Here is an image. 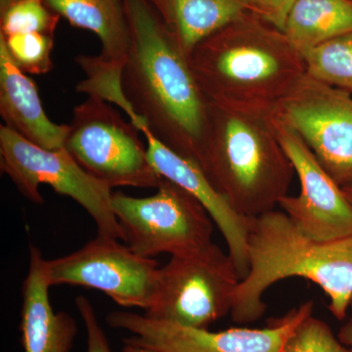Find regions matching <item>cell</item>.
<instances>
[{
	"label": "cell",
	"mask_w": 352,
	"mask_h": 352,
	"mask_svg": "<svg viewBox=\"0 0 352 352\" xmlns=\"http://www.w3.org/2000/svg\"><path fill=\"white\" fill-rule=\"evenodd\" d=\"M60 16L50 10L43 0H25L0 14V34L4 36L25 32L53 34Z\"/></svg>",
	"instance_id": "44dd1931"
},
{
	"label": "cell",
	"mask_w": 352,
	"mask_h": 352,
	"mask_svg": "<svg viewBox=\"0 0 352 352\" xmlns=\"http://www.w3.org/2000/svg\"><path fill=\"white\" fill-rule=\"evenodd\" d=\"M0 168L28 200L43 205L41 184L69 197L94 220L97 235L122 240L112 207V189L83 170L65 148L47 150L0 126Z\"/></svg>",
	"instance_id": "52a82bcc"
},
{
	"label": "cell",
	"mask_w": 352,
	"mask_h": 352,
	"mask_svg": "<svg viewBox=\"0 0 352 352\" xmlns=\"http://www.w3.org/2000/svg\"><path fill=\"white\" fill-rule=\"evenodd\" d=\"M131 43L122 87L132 110L162 143L198 166L208 102L173 34L147 0H124Z\"/></svg>",
	"instance_id": "6da1fadb"
},
{
	"label": "cell",
	"mask_w": 352,
	"mask_h": 352,
	"mask_svg": "<svg viewBox=\"0 0 352 352\" xmlns=\"http://www.w3.org/2000/svg\"><path fill=\"white\" fill-rule=\"evenodd\" d=\"M342 191H344V195H346L347 200L351 201L352 204V183L346 186L342 187Z\"/></svg>",
	"instance_id": "83f0119b"
},
{
	"label": "cell",
	"mask_w": 352,
	"mask_h": 352,
	"mask_svg": "<svg viewBox=\"0 0 352 352\" xmlns=\"http://www.w3.org/2000/svg\"><path fill=\"white\" fill-rule=\"evenodd\" d=\"M198 166L244 219L275 210L296 175L278 139L274 110L212 102Z\"/></svg>",
	"instance_id": "7a4b0ae2"
},
{
	"label": "cell",
	"mask_w": 352,
	"mask_h": 352,
	"mask_svg": "<svg viewBox=\"0 0 352 352\" xmlns=\"http://www.w3.org/2000/svg\"><path fill=\"white\" fill-rule=\"evenodd\" d=\"M0 38L16 66L31 75H43L53 69V34L25 32Z\"/></svg>",
	"instance_id": "ffe728a7"
},
{
	"label": "cell",
	"mask_w": 352,
	"mask_h": 352,
	"mask_svg": "<svg viewBox=\"0 0 352 352\" xmlns=\"http://www.w3.org/2000/svg\"><path fill=\"white\" fill-rule=\"evenodd\" d=\"M76 305L87 330V352H112L107 336L97 319L91 302L85 296H80L76 298Z\"/></svg>",
	"instance_id": "603a6c76"
},
{
	"label": "cell",
	"mask_w": 352,
	"mask_h": 352,
	"mask_svg": "<svg viewBox=\"0 0 352 352\" xmlns=\"http://www.w3.org/2000/svg\"><path fill=\"white\" fill-rule=\"evenodd\" d=\"M340 187L352 183V94L307 74L274 109Z\"/></svg>",
	"instance_id": "9c48e42d"
},
{
	"label": "cell",
	"mask_w": 352,
	"mask_h": 352,
	"mask_svg": "<svg viewBox=\"0 0 352 352\" xmlns=\"http://www.w3.org/2000/svg\"><path fill=\"white\" fill-rule=\"evenodd\" d=\"M0 115L4 126L43 149L64 148L69 124L51 122L44 111L38 87L9 56L0 38Z\"/></svg>",
	"instance_id": "9a60e30c"
},
{
	"label": "cell",
	"mask_w": 352,
	"mask_h": 352,
	"mask_svg": "<svg viewBox=\"0 0 352 352\" xmlns=\"http://www.w3.org/2000/svg\"><path fill=\"white\" fill-rule=\"evenodd\" d=\"M339 339L342 344L349 346L352 352V318L340 329Z\"/></svg>",
	"instance_id": "d4e9b609"
},
{
	"label": "cell",
	"mask_w": 352,
	"mask_h": 352,
	"mask_svg": "<svg viewBox=\"0 0 352 352\" xmlns=\"http://www.w3.org/2000/svg\"><path fill=\"white\" fill-rule=\"evenodd\" d=\"M47 261L30 247L29 271L23 284L21 342L25 352H71L78 326L67 312H55L50 300Z\"/></svg>",
	"instance_id": "5bb4252c"
},
{
	"label": "cell",
	"mask_w": 352,
	"mask_h": 352,
	"mask_svg": "<svg viewBox=\"0 0 352 352\" xmlns=\"http://www.w3.org/2000/svg\"><path fill=\"white\" fill-rule=\"evenodd\" d=\"M64 148L109 188H157L164 179L148 157L139 129L100 97L76 106Z\"/></svg>",
	"instance_id": "8992f818"
},
{
	"label": "cell",
	"mask_w": 352,
	"mask_h": 352,
	"mask_svg": "<svg viewBox=\"0 0 352 352\" xmlns=\"http://www.w3.org/2000/svg\"><path fill=\"white\" fill-rule=\"evenodd\" d=\"M159 265L119 240L97 235L82 249L47 261L51 286L73 285L100 291L124 307L147 310L153 302Z\"/></svg>",
	"instance_id": "30bf717a"
},
{
	"label": "cell",
	"mask_w": 352,
	"mask_h": 352,
	"mask_svg": "<svg viewBox=\"0 0 352 352\" xmlns=\"http://www.w3.org/2000/svg\"><path fill=\"white\" fill-rule=\"evenodd\" d=\"M144 134L148 157L160 175L175 182L196 197L206 208L226 241L228 252L243 280L249 272L247 254V219L240 217L212 187L203 171L162 143L147 126Z\"/></svg>",
	"instance_id": "4fadbf2b"
},
{
	"label": "cell",
	"mask_w": 352,
	"mask_h": 352,
	"mask_svg": "<svg viewBox=\"0 0 352 352\" xmlns=\"http://www.w3.org/2000/svg\"><path fill=\"white\" fill-rule=\"evenodd\" d=\"M22 1L25 0H0V14L6 12L7 9Z\"/></svg>",
	"instance_id": "4316f807"
},
{
	"label": "cell",
	"mask_w": 352,
	"mask_h": 352,
	"mask_svg": "<svg viewBox=\"0 0 352 352\" xmlns=\"http://www.w3.org/2000/svg\"><path fill=\"white\" fill-rule=\"evenodd\" d=\"M124 346L122 347V352H162L156 351V349H149V347L131 344V342H124Z\"/></svg>",
	"instance_id": "484cf974"
},
{
	"label": "cell",
	"mask_w": 352,
	"mask_h": 352,
	"mask_svg": "<svg viewBox=\"0 0 352 352\" xmlns=\"http://www.w3.org/2000/svg\"><path fill=\"white\" fill-rule=\"evenodd\" d=\"M307 74L352 94V32L303 53Z\"/></svg>",
	"instance_id": "d6986e66"
},
{
	"label": "cell",
	"mask_w": 352,
	"mask_h": 352,
	"mask_svg": "<svg viewBox=\"0 0 352 352\" xmlns=\"http://www.w3.org/2000/svg\"><path fill=\"white\" fill-rule=\"evenodd\" d=\"M113 214L124 243L145 258L184 254L210 245L214 220L200 201L164 178L154 195L145 198L115 192Z\"/></svg>",
	"instance_id": "ba28073f"
},
{
	"label": "cell",
	"mask_w": 352,
	"mask_h": 352,
	"mask_svg": "<svg viewBox=\"0 0 352 352\" xmlns=\"http://www.w3.org/2000/svg\"><path fill=\"white\" fill-rule=\"evenodd\" d=\"M278 139L293 164L300 193L286 196L279 207L310 239L328 242L352 237V204L324 170L305 141L274 111Z\"/></svg>",
	"instance_id": "7c38bea8"
},
{
	"label": "cell",
	"mask_w": 352,
	"mask_h": 352,
	"mask_svg": "<svg viewBox=\"0 0 352 352\" xmlns=\"http://www.w3.org/2000/svg\"><path fill=\"white\" fill-rule=\"evenodd\" d=\"M147 1L187 58L201 41L251 12L250 0Z\"/></svg>",
	"instance_id": "2e32d148"
},
{
	"label": "cell",
	"mask_w": 352,
	"mask_h": 352,
	"mask_svg": "<svg viewBox=\"0 0 352 352\" xmlns=\"http://www.w3.org/2000/svg\"><path fill=\"white\" fill-rule=\"evenodd\" d=\"M314 312V302L293 308L263 329L232 328L220 332L183 327L126 311L108 314L109 326L129 331L124 342L162 352H282L296 326Z\"/></svg>",
	"instance_id": "8fae6325"
},
{
	"label": "cell",
	"mask_w": 352,
	"mask_h": 352,
	"mask_svg": "<svg viewBox=\"0 0 352 352\" xmlns=\"http://www.w3.org/2000/svg\"><path fill=\"white\" fill-rule=\"evenodd\" d=\"M351 308H352V302H351Z\"/></svg>",
	"instance_id": "f1b7e54d"
},
{
	"label": "cell",
	"mask_w": 352,
	"mask_h": 352,
	"mask_svg": "<svg viewBox=\"0 0 352 352\" xmlns=\"http://www.w3.org/2000/svg\"><path fill=\"white\" fill-rule=\"evenodd\" d=\"M249 272L234 294L231 318L240 324L258 320L263 295L289 277L318 285L330 298L331 314L344 320L352 302V237L321 242L296 228L283 210L247 219Z\"/></svg>",
	"instance_id": "3957f363"
},
{
	"label": "cell",
	"mask_w": 352,
	"mask_h": 352,
	"mask_svg": "<svg viewBox=\"0 0 352 352\" xmlns=\"http://www.w3.org/2000/svg\"><path fill=\"white\" fill-rule=\"evenodd\" d=\"M188 61L208 102L274 110L307 74L284 32L245 14L201 41Z\"/></svg>",
	"instance_id": "277c9868"
},
{
	"label": "cell",
	"mask_w": 352,
	"mask_h": 352,
	"mask_svg": "<svg viewBox=\"0 0 352 352\" xmlns=\"http://www.w3.org/2000/svg\"><path fill=\"white\" fill-rule=\"evenodd\" d=\"M73 27L92 32L102 44V61L122 69L131 43L124 0H43Z\"/></svg>",
	"instance_id": "e0dca14e"
},
{
	"label": "cell",
	"mask_w": 352,
	"mask_h": 352,
	"mask_svg": "<svg viewBox=\"0 0 352 352\" xmlns=\"http://www.w3.org/2000/svg\"><path fill=\"white\" fill-rule=\"evenodd\" d=\"M282 352H351L333 336L327 323L312 315L303 319L285 342Z\"/></svg>",
	"instance_id": "7402d4cb"
},
{
	"label": "cell",
	"mask_w": 352,
	"mask_h": 352,
	"mask_svg": "<svg viewBox=\"0 0 352 352\" xmlns=\"http://www.w3.org/2000/svg\"><path fill=\"white\" fill-rule=\"evenodd\" d=\"M251 12L283 32L287 18L296 0H250Z\"/></svg>",
	"instance_id": "cb8c5ba5"
},
{
	"label": "cell",
	"mask_w": 352,
	"mask_h": 352,
	"mask_svg": "<svg viewBox=\"0 0 352 352\" xmlns=\"http://www.w3.org/2000/svg\"><path fill=\"white\" fill-rule=\"evenodd\" d=\"M283 32L302 55L352 32V0H296Z\"/></svg>",
	"instance_id": "ac0fdd59"
},
{
	"label": "cell",
	"mask_w": 352,
	"mask_h": 352,
	"mask_svg": "<svg viewBox=\"0 0 352 352\" xmlns=\"http://www.w3.org/2000/svg\"><path fill=\"white\" fill-rule=\"evenodd\" d=\"M240 281L229 252L214 243L171 256L157 271L154 298L145 315L183 327L208 329L230 314Z\"/></svg>",
	"instance_id": "5b68a950"
}]
</instances>
